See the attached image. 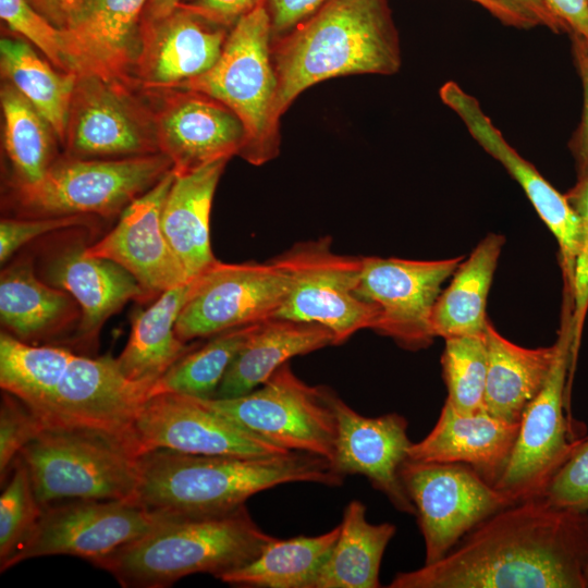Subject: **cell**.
Listing matches in <instances>:
<instances>
[{"label":"cell","instance_id":"39","mask_svg":"<svg viewBox=\"0 0 588 588\" xmlns=\"http://www.w3.org/2000/svg\"><path fill=\"white\" fill-rule=\"evenodd\" d=\"M41 511L27 467L17 457L0 495L1 573L35 527Z\"/></svg>","mask_w":588,"mask_h":588},{"label":"cell","instance_id":"17","mask_svg":"<svg viewBox=\"0 0 588 588\" xmlns=\"http://www.w3.org/2000/svg\"><path fill=\"white\" fill-rule=\"evenodd\" d=\"M461 261L460 257L442 260L363 257L356 292L379 308L375 331L408 350L428 346L434 338L431 316L441 286Z\"/></svg>","mask_w":588,"mask_h":588},{"label":"cell","instance_id":"34","mask_svg":"<svg viewBox=\"0 0 588 588\" xmlns=\"http://www.w3.org/2000/svg\"><path fill=\"white\" fill-rule=\"evenodd\" d=\"M0 65L5 81L48 121L63 145L77 74L58 70L19 38H1Z\"/></svg>","mask_w":588,"mask_h":588},{"label":"cell","instance_id":"51","mask_svg":"<svg viewBox=\"0 0 588 588\" xmlns=\"http://www.w3.org/2000/svg\"><path fill=\"white\" fill-rule=\"evenodd\" d=\"M181 2L182 0H149L144 12L143 21H154L164 17L174 11Z\"/></svg>","mask_w":588,"mask_h":588},{"label":"cell","instance_id":"7","mask_svg":"<svg viewBox=\"0 0 588 588\" xmlns=\"http://www.w3.org/2000/svg\"><path fill=\"white\" fill-rule=\"evenodd\" d=\"M574 301L564 290L561 326L548 377L523 414L510 458L493 485L518 502L542 495L549 481L584 438H574L564 415L566 378L576 359Z\"/></svg>","mask_w":588,"mask_h":588},{"label":"cell","instance_id":"12","mask_svg":"<svg viewBox=\"0 0 588 588\" xmlns=\"http://www.w3.org/2000/svg\"><path fill=\"white\" fill-rule=\"evenodd\" d=\"M425 542V564L442 559L485 518L515 503L471 466L418 462L400 468Z\"/></svg>","mask_w":588,"mask_h":588},{"label":"cell","instance_id":"6","mask_svg":"<svg viewBox=\"0 0 588 588\" xmlns=\"http://www.w3.org/2000/svg\"><path fill=\"white\" fill-rule=\"evenodd\" d=\"M271 42L270 15L262 0L230 29L210 70L174 87L206 94L229 107L246 131L240 156L255 166L273 159L280 145L279 130L271 121L278 86Z\"/></svg>","mask_w":588,"mask_h":588},{"label":"cell","instance_id":"1","mask_svg":"<svg viewBox=\"0 0 588 588\" xmlns=\"http://www.w3.org/2000/svg\"><path fill=\"white\" fill-rule=\"evenodd\" d=\"M587 509L544 495L491 514L442 559L397 573L390 588H586Z\"/></svg>","mask_w":588,"mask_h":588},{"label":"cell","instance_id":"53","mask_svg":"<svg viewBox=\"0 0 588 588\" xmlns=\"http://www.w3.org/2000/svg\"><path fill=\"white\" fill-rule=\"evenodd\" d=\"M586 509L588 511V504H587ZM585 578H586V588H588V561H587V565H586V569H585Z\"/></svg>","mask_w":588,"mask_h":588},{"label":"cell","instance_id":"33","mask_svg":"<svg viewBox=\"0 0 588 588\" xmlns=\"http://www.w3.org/2000/svg\"><path fill=\"white\" fill-rule=\"evenodd\" d=\"M339 534L340 525L318 536L273 537L257 558L220 579L236 587L315 588Z\"/></svg>","mask_w":588,"mask_h":588},{"label":"cell","instance_id":"2","mask_svg":"<svg viewBox=\"0 0 588 588\" xmlns=\"http://www.w3.org/2000/svg\"><path fill=\"white\" fill-rule=\"evenodd\" d=\"M278 86L271 121L306 88L350 74H395L401 48L388 0H328L271 42Z\"/></svg>","mask_w":588,"mask_h":588},{"label":"cell","instance_id":"47","mask_svg":"<svg viewBox=\"0 0 588 588\" xmlns=\"http://www.w3.org/2000/svg\"><path fill=\"white\" fill-rule=\"evenodd\" d=\"M262 0H193L179 5L199 17L231 29L240 19L253 11Z\"/></svg>","mask_w":588,"mask_h":588},{"label":"cell","instance_id":"50","mask_svg":"<svg viewBox=\"0 0 588 588\" xmlns=\"http://www.w3.org/2000/svg\"><path fill=\"white\" fill-rule=\"evenodd\" d=\"M48 21L62 30L69 29L89 0H27Z\"/></svg>","mask_w":588,"mask_h":588},{"label":"cell","instance_id":"30","mask_svg":"<svg viewBox=\"0 0 588 588\" xmlns=\"http://www.w3.org/2000/svg\"><path fill=\"white\" fill-rule=\"evenodd\" d=\"M504 245L501 234L490 233L461 261L450 285L441 291L431 316V329L444 340L483 334L488 293Z\"/></svg>","mask_w":588,"mask_h":588},{"label":"cell","instance_id":"36","mask_svg":"<svg viewBox=\"0 0 588 588\" xmlns=\"http://www.w3.org/2000/svg\"><path fill=\"white\" fill-rule=\"evenodd\" d=\"M73 352L59 346H37L9 332L0 334V385L37 412L62 377Z\"/></svg>","mask_w":588,"mask_h":588},{"label":"cell","instance_id":"29","mask_svg":"<svg viewBox=\"0 0 588 588\" xmlns=\"http://www.w3.org/2000/svg\"><path fill=\"white\" fill-rule=\"evenodd\" d=\"M193 281L162 292L154 304L134 316L128 341L115 358L127 379L155 384L181 357L195 348L175 333V322Z\"/></svg>","mask_w":588,"mask_h":588},{"label":"cell","instance_id":"35","mask_svg":"<svg viewBox=\"0 0 588 588\" xmlns=\"http://www.w3.org/2000/svg\"><path fill=\"white\" fill-rule=\"evenodd\" d=\"M0 100L3 144L14 172V186L35 184L56 161L58 137L48 121L8 81L1 86Z\"/></svg>","mask_w":588,"mask_h":588},{"label":"cell","instance_id":"38","mask_svg":"<svg viewBox=\"0 0 588 588\" xmlns=\"http://www.w3.org/2000/svg\"><path fill=\"white\" fill-rule=\"evenodd\" d=\"M441 366L450 405L463 415L483 411L488 370L485 333L445 339Z\"/></svg>","mask_w":588,"mask_h":588},{"label":"cell","instance_id":"15","mask_svg":"<svg viewBox=\"0 0 588 588\" xmlns=\"http://www.w3.org/2000/svg\"><path fill=\"white\" fill-rule=\"evenodd\" d=\"M152 387V383L127 379L111 356L88 357L74 353L35 415L45 427L86 428L115 436L137 454L132 428Z\"/></svg>","mask_w":588,"mask_h":588},{"label":"cell","instance_id":"49","mask_svg":"<svg viewBox=\"0 0 588 588\" xmlns=\"http://www.w3.org/2000/svg\"><path fill=\"white\" fill-rule=\"evenodd\" d=\"M563 33L580 38L588 47V0H541Z\"/></svg>","mask_w":588,"mask_h":588},{"label":"cell","instance_id":"28","mask_svg":"<svg viewBox=\"0 0 588 588\" xmlns=\"http://www.w3.org/2000/svg\"><path fill=\"white\" fill-rule=\"evenodd\" d=\"M485 339L488 370L483 411L504 421L520 424L524 412L548 377L555 346H518L503 338L490 322Z\"/></svg>","mask_w":588,"mask_h":588},{"label":"cell","instance_id":"40","mask_svg":"<svg viewBox=\"0 0 588 588\" xmlns=\"http://www.w3.org/2000/svg\"><path fill=\"white\" fill-rule=\"evenodd\" d=\"M0 16L12 32L32 42L54 68L75 73L64 30L48 21L27 0H0Z\"/></svg>","mask_w":588,"mask_h":588},{"label":"cell","instance_id":"10","mask_svg":"<svg viewBox=\"0 0 588 588\" xmlns=\"http://www.w3.org/2000/svg\"><path fill=\"white\" fill-rule=\"evenodd\" d=\"M275 259L290 277L277 318L319 323L333 333L335 345L362 329H376L379 308L356 292L363 257L332 252L324 236L297 243Z\"/></svg>","mask_w":588,"mask_h":588},{"label":"cell","instance_id":"31","mask_svg":"<svg viewBox=\"0 0 588 588\" xmlns=\"http://www.w3.org/2000/svg\"><path fill=\"white\" fill-rule=\"evenodd\" d=\"M73 299L66 291L40 281L27 261L1 272V323L24 342L41 340L66 326L76 315Z\"/></svg>","mask_w":588,"mask_h":588},{"label":"cell","instance_id":"19","mask_svg":"<svg viewBox=\"0 0 588 588\" xmlns=\"http://www.w3.org/2000/svg\"><path fill=\"white\" fill-rule=\"evenodd\" d=\"M439 96L463 121L471 137L497 159L522 186L541 220L554 235L560 249L564 289L573 294L579 222L565 195L556 191L503 137L479 101L453 81L444 83Z\"/></svg>","mask_w":588,"mask_h":588},{"label":"cell","instance_id":"26","mask_svg":"<svg viewBox=\"0 0 588 588\" xmlns=\"http://www.w3.org/2000/svg\"><path fill=\"white\" fill-rule=\"evenodd\" d=\"M229 159L175 174L166 198L161 225L167 241L191 281L207 270L215 258L209 238V218L216 187Z\"/></svg>","mask_w":588,"mask_h":588},{"label":"cell","instance_id":"24","mask_svg":"<svg viewBox=\"0 0 588 588\" xmlns=\"http://www.w3.org/2000/svg\"><path fill=\"white\" fill-rule=\"evenodd\" d=\"M519 425L485 411L463 415L445 401L432 430L421 441L412 442L408 458L467 464L494 485L510 458Z\"/></svg>","mask_w":588,"mask_h":588},{"label":"cell","instance_id":"3","mask_svg":"<svg viewBox=\"0 0 588 588\" xmlns=\"http://www.w3.org/2000/svg\"><path fill=\"white\" fill-rule=\"evenodd\" d=\"M134 500L174 516L225 513L254 494L289 482L340 487L344 477L324 457L289 451L260 457L194 455L154 450L138 457Z\"/></svg>","mask_w":588,"mask_h":588},{"label":"cell","instance_id":"18","mask_svg":"<svg viewBox=\"0 0 588 588\" xmlns=\"http://www.w3.org/2000/svg\"><path fill=\"white\" fill-rule=\"evenodd\" d=\"M142 91L152 110L158 149L176 175L240 156L245 126L221 101L191 89Z\"/></svg>","mask_w":588,"mask_h":588},{"label":"cell","instance_id":"23","mask_svg":"<svg viewBox=\"0 0 588 588\" xmlns=\"http://www.w3.org/2000/svg\"><path fill=\"white\" fill-rule=\"evenodd\" d=\"M149 0H89L64 30L75 73L135 86L132 78L144 12Z\"/></svg>","mask_w":588,"mask_h":588},{"label":"cell","instance_id":"25","mask_svg":"<svg viewBox=\"0 0 588 588\" xmlns=\"http://www.w3.org/2000/svg\"><path fill=\"white\" fill-rule=\"evenodd\" d=\"M49 284L72 295L81 310L78 336L91 342L105 321L128 301L151 294L119 264L85 254L81 244L68 247L47 267Z\"/></svg>","mask_w":588,"mask_h":588},{"label":"cell","instance_id":"16","mask_svg":"<svg viewBox=\"0 0 588 588\" xmlns=\"http://www.w3.org/2000/svg\"><path fill=\"white\" fill-rule=\"evenodd\" d=\"M132 436L138 455L164 449L194 455L260 457L289 452L209 409L197 399L173 392L149 396Z\"/></svg>","mask_w":588,"mask_h":588},{"label":"cell","instance_id":"4","mask_svg":"<svg viewBox=\"0 0 588 588\" xmlns=\"http://www.w3.org/2000/svg\"><path fill=\"white\" fill-rule=\"evenodd\" d=\"M272 536L246 505L207 516H174L93 563L124 588H163L196 574L219 579L257 558Z\"/></svg>","mask_w":588,"mask_h":588},{"label":"cell","instance_id":"22","mask_svg":"<svg viewBox=\"0 0 588 588\" xmlns=\"http://www.w3.org/2000/svg\"><path fill=\"white\" fill-rule=\"evenodd\" d=\"M333 408L336 417L333 469L343 477L365 476L396 510L415 515V506L400 477V468L408 458L412 444L406 418L396 413L363 416L336 393Z\"/></svg>","mask_w":588,"mask_h":588},{"label":"cell","instance_id":"41","mask_svg":"<svg viewBox=\"0 0 588 588\" xmlns=\"http://www.w3.org/2000/svg\"><path fill=\"white\" fill-rule=\"evenodd\" d=\"M35 413L13 394L2 391L0 406V481L8 480L23 448L44 428Z\"/></svg>","mask_w":588,"mask_h":588},{"label":"cell","instance_id":"32","mask_svg":"<svg viewBox=\"0 0 588 588\" xmlns=\"http://www.w3.org/2000/svg\"><path fill=\"white\" fill-rule=\"evenodd\" d=\"M395 532L391 523H369L366 505L352 500L344 509L339 537L318 573L315 588L380 587L382 556Z\"/></svg>","mask_w":588,"mask_h":588},{"label":"cell","instance_id":"21","mask_svg":"<svg viewBox=\"0 0 588 588\" xmlns=\"http://www.w3.org/2000/svg\"><path fill=\"white\" fill-rule=\"evenodd\" d=\"M229 28L177 5L169 15L143 21L132 78L142 90L171 89L210 70Z\"/></svg>","mask_w":588,"mask_h":588},{"label":"cell","instance_id":"52","mask_svg":"<svg viewBox=\"0 0 588 588\" xmlns=\"http://www.w3.org/2000/svg\"><path fill=\"white\" fill-rule=\"evenodd\" d=\"M479 5H481L483 9H486L491 15H493L495 19H500V13L495 4L491 0H470Z\"/></svg>","mask_w":588,"mask_h":588},{"label":"cell","instance_id":"5","mask_svg":"<svg viewBox=\"0 0 588 588\" xmlns=\"http://www.w3.org/2000/svg\"><path fill=\"white\" fill-rule=\"evenodd\" d=\"M41 507L73 500H134L138 455L93 429L44 427L21 451Z\"/></svg>","mask_w":588,"mask_h":588},{"label":"cell","instance_id":"13","mask_svg":"<svg viewBox=\"0 0 588 588\" xmlns=\"http://www.w3.org/2000/svg\"><path fill=\"white\" fill-rule=\"evenodd\" d=\"M289 287V273L275 258L262 264L217 259L193 281L175 333L189 342L274 318Z\"/></svg>","mask_w":588,"mask_h":588},{"label":"cell","instance_id":"20","mask_svg":"<svg viewBox=\"0 0 588 588\" xmlns=\"http://www.w3.org/2000/svg\"><path fill=\"white\" fill-rule=\"evenodd\" d=\"M171 169L131 201L117 225L85 254L110 259L126 269L150 294L191 282L174 256L161 225L162 208L173 184Z\"/></svg>","mask_w":588,"mask_h":588},{"label":"cell","instance_id":"54","mask_svg":"<svg viewBox=\"0 0 588 588\" xmlns=\"http://www.w3.org/2000/svg\"><path fill=\"white\" fill-rule=\"evenodd\" d=\"M585 45H586V44H585ZM586 47H587V46H586ZM587 49H588V47H587Z\"/></svg>","mask_w":588,"mask_h":588},{"label":"cell","instance_id":"8","mask_svg":"<svg viewBox=\"0 0 588 588\" xmlns=\"http://www.w3.org/2000/svg\"><path fill=\"white\" fill-rule=\"evenodd\" d=\"M161 152L120 159L56 160L40 181L14 186L21 210L40 217L121 213L172 169Z\"/></svg>","mask_w":588,"mask_h":588},{"label":"cell","instance_id":"43","mask_svg":"<svg viewBox=\"0 0 588 588\" xmlns=\"http://www.w3.org/2000/svg\"><path fill=\"white\" fill-rule=\"evenodd\" d=\"M560 507L588 504V438H584L549 481L543 494Z\"/></svg>","mask_w":588,"mask_h":588},{"label":"cell","instance_id":"45","mask_svg":"<svg viewBox=\"0 0 588 588\" xmlns=\"http://www.w3.org/2000/svg\"><path fill=\"white\" fill-rule=\"evenodd\" d=\"M571 39L574 64L583 88V110L568 148L575 161L577 179H581L588 174V49L580 38L572 36Z\"/></svg>","mask_w":588,"mask_h":588},{"label":"cell","instance_id":"42","mask_svg":"<svg viewBox=\"0 0 588 588\" xmlns=\"http://www.w3.org/2000/svg\"><path fill=\"white\" fill-rule=\"evenodd\" d=\"M564 195L579 222V246L573 286L574 345L578 350L588 309V174L577 179L576 184Z\"/></svg>","mask_w":588,"mask_h":588},{"label":"cell","instance_id":"27","mask_svg":"<svg viewBox=\"0 0 588 588\" xmlns=\"http://www.w3.org/2000/svg\"><path fill=\"white\" fill-rule=\"evenodd\" d=\"M328 345H335L334 335L319 323L277 317L262 321L230 365L212 399L246 394L290 358Z\"/></svg>","mask_w":588,"mask_h":588},{"label":"cell","instance_id":"48","mask_svg":"<svg viewBox=\"0 0 588 588\" xmlns=\"http://www.w3.org/2000/svg\"><path fill=\"white\" fill-rule=\"evenodd\" d=\"M328 0H266L272 40L286 34Z\"/></svg>","mask_w":588,"mask_h":588},{"label":"cell","instance_id":"14","mask_svg":"<svg viewBox=\"0 0 588 588\" xmlns=\"http://www.w3.org/2000/svg\"><path fill=\"white\" fill-rule=\"evenodd\" d=\"M135 86L95 74H78L64 147L79 159H120L160 152L152 110Z\"/></svg>","mask_w":588,"mask_h":588},{"label":"cell","instance_id":"9","mask_svg":"<svg viewBox=\"0 0 588 588\" xmlns=\"http://www.w3.org/2000/svg\"><path fill=\"white\" fill-rule=\"evenodd\" d=\"M334 395L328 387L308 385L285 363L246 394L197 400L285 450L315 454L331 463L336 438Z\"/></svg>","mask_w":588,"mask_h":588},{"label":"cell","instance_id":"46","mask_svg":"<svg viewBox=\"0 0 588 588\" xmlns=\"http://www.w3.org/2000/svg\"><path fill=\"white\" fill-rule=\"evenodd\" d=\"M499 10V21L522 29L543 26L555 34L563 33L560 23L541 0H491Z\"/></svg>","mask_w":588,"mask_h":588},{"label":"cell","instance_id":"44","mask_svg":"<svg viewBox=\"0 0 588 588\" xmlns=\"http://www.w3.org/2000/svg\"><path fill=\"white\" fill-rule=\"evenodd\" d=\"M86 216L2 219L0 222V262H5L20 247L32 240L62 229L85 225Z\"/></svg>","mask_w":588,"mask_h":588},{"label":"cell","instance_id":"37","mask_svg":"<svg viewBox=\"0 0 588 588\" xmlns=\"http://www.w3.org/2000/svg\"><path fill=\"white\" fill-rule=\"evenodd\" d=\"M260 322L224 330L181 357L152 387L151 395L173 392L212 399L230 365ZM150 395V396H151Z\"/></svg>","mask_w":588,"mask_h":588},{"label":"cell","instance_id":"11","mask_svg":"<svg viewBox=\"0 0 588 588\" xmlns=\"http://www.w3.org/2000/svg\"><path fill=\"white\" fill-rule=\"evenodd\" d=\"M174 517L135 500H73L42 507L10 567L34 558L72 555L91 564Z\"/></svg>","mask_w":588,"mask_h":588}]
</instances>
